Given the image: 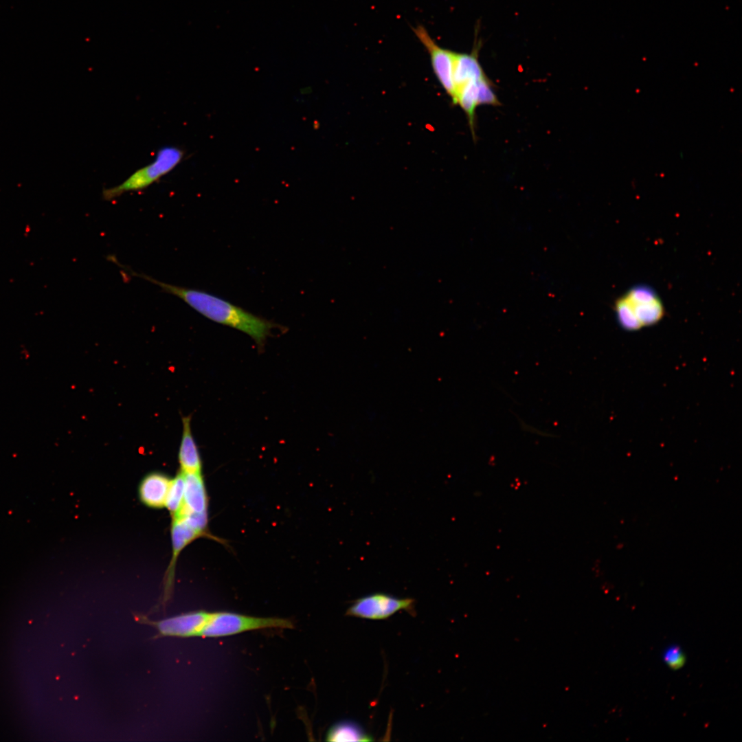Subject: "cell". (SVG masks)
<instances>
[{
    "instance_id": "obj_1",
    "label": "cell",
    "mask_w": 742,
    "mask_h": 742,
    "mask_svg": "<svg viewBox=\"0 0 742 742\" xmlns=\"http://www.w3.org/2000/svg\"><path fill=\"white\" fill-rule=\"evenodd\" d=\"M127 270L131 276L150 282L163 291L181 299L207 319L245 333L260 347L263 346L272 329L280 327L271 321L204 291L178 286L161 282L146 274L135 272L130 269Z\"/></svg>"
},
{
    "instance_id": "obj_2",
    "label": "cell",
    "mask_w": 742,
    "mask_h": 742,
    "mask_svg": "<svg viewBox=\"0 0 742 742\" xmlns=\"http://www.w3.org/2000/svg\"><path fill=\"white\" fill-rule=\"evenodd\" d=\"M184 155V150L176 146L161 148L152 162L135 170L121 183L104 188L102 199L112 201L126 192L146 189L174 170L182 161Z\"/></svg>"
},
{
    "instance_id": "obj_3",
    "label": "cell",
    "mask_w": 742,
    "mask_h": 742,
    "mask_svg": "<svg viewBox=\"0 0 742 742\" xmlns=\"http://www.w3.org/2000/svg\"><path fill=\"white\" fill-rule=\"evenodd\" d=\"M293 621L277 617H254L232 612L211 613L199 636L218 638L262 629H293Z\"/></svg>"
},
{
    "instance_id": "obj_4",
    "label": "cell",
    "mask_w": 742,
    "mask_h": 742,
    "mask_svg": "<svg viewBox=\"0 0 742 742\" xmlns=\"http://www.w3.org/2000/svg\"><path fill=\"white\" fill-rule=\"evenodd\" d=\"M414 600L397 598L385 593H374L356 599L346 611V615L361 618L381 620L400 610L412 611Z\"/></svg>"
},
{
    "instance_id": "obj_5",
    "label": "cell",
    "mask_w": 742,
    "mask_h": 742,
    "mask_svg": "<svg viewBox=\"0 0 742 742\" xmlns=\"http://www.w3.org/2000/svg\"><path fill=\"white\" fill-rule=\"evenodd\" d=\"M413 30L429 54L436 77L452 100L455 93L453 67L456 52L439 46L424 27L418 25Z\"/></svg>"
},
{
    "instance_id": "obj_6",
    "label": "cell",
    "mask_w": 742,
    "mask_h": 742,
    "mask_svg": "<svg viewBox=\"0 0 742 742\" xmlns=\"http://www.w3.org/2000/svg\"><path fill=\"white\" fill-rule=\"evenodd\" d=\"M210 614L205 611H195L159 620H150L144 616H137V619L153 626L160 636L189 638L199 636Z\"/></svg>"
},
{
    "instance_id": "obj_7",
    "label": "cell",
    "mask_w": 742,
    "mask_h": 742,
    "mask_svg": "<svg viewBox=\"0 0 742 742\" xmlns=\"http://www.w3.org/2000/svg\"><path fill=\"white\" fill-rule=\"evenodd\" d=\"M202 536H204V535L192 528L183 519L172 517L171 526L172 556L166 573L163 599L164 604L170 597L174 582L176 561L179 553L194 539Z\"/></svg>"
},
{
    "instance_id": "obj_8",
    "label": "cell",
    "mask_w": 742,
    "mask_h": 742,
    "mask_svg": "<svg viewBox=\"0 0 742 742\" xmlns=\"http://www.w3.org/2000/svg\"><path fill=\"white\" fill-rule=\"evenodd\" d=\"M171 481L169 477L162 473L153 472L146 475L139 486V496L142 502L154 508L165 506Z\"/></svg>"
},
{
    "instance_id": "obj_9",
    "label": "cell",
    "mask_w": 742,
    "mask_h": 742,
    "mask_svg": "<svg viewBox=\"0 0 742 742\" xmlns=\"http://www.w3.org/2000/svg\"><path fill=\"white\" fill-rule=\"evenodd\" d=\"M190 416H183V430L179 449V462L184 473H201L200 453L191 430Z\"/></svg>"
},
{
    "instance_id": "obj_10",
    "label": "cell",
    "mask_w": 742,
    "mask_h": 742,
    "mask_svg": "<svg viewBox=\"0 0 742 742\" xmlns=\"http://www.w3.org/2000/svg\"><path fill=\"white\" fill-rule=\"evenodd\" d=\"M183 473L185 488L181 509L192 513L207 512L208 501L201 473Z\"/></svg>"
},
{
    "instance_id": "obj_11",
    "label": "cell",
    "mask_w": 742,
    "mask_h": 742,
    "mask_svg": "<svg viewBox=\"0 0 742 742\" xmlns=\"http://www.w3.org/2000/svg\"><path fill=\"white\" fill-rule=\"evenodd\" d=\"M486 77L477 56L473 52L471 54L456 52L453 67V82L455 93L464 85L473 80ZM453 98L451 100H453Z\"/></svg>"
},
{
    "instance_id": "obj_12",
    "label": "cell",
    "mask_w": 742,
    "mask_h": 742,
    "mask_svg": "<svg viewBox=\"0 0 742 742\" xmlns=\"http://www.w3.org/2000/svg\"><path fill=\"white\" fill-rule=\"evenodd\" d=\"M624 296L631 304L642 327L655 324L663 318L664 308L658 296L641 300H631Z\"/></svg>"
},
{
    "instance_id": "obj_13",
    "label": "cell",
    "mask_w": 742,
    "mask_h": 742,
    "mask_svg": "<svg viewBox=\"0 0 742 742\" xmlns=\"http://www.w3.org/2000/svg\"><path fill=\"white\" fill-rule=\"evenodd\" d=\"M328 741H372L373 739L363 728L352 721H339L328 730Z\"/></svg>"
},
{
    "instance_id": "obj_14",
    "label": "cell",
    "mask_w": 742,
    "mask_h": 742,
    "mask_svg": "<svg viewBox=\"0 0 742 742\" xmlns=\"http://www.w3.org/2000/svg\"><path fill=\"white\" fill-rule=\"evenodd\" d=\"M184 488V474L180 471L171 481L165 503V507L170 511L172 516L177 514L183 506Z\"/></svg>"
},
{
    "instance_id": "obj_15",
    "label": "cell",
    "mask_w": 742,
    "mask_h": 742,
    "mask_svg": "<svg viewBox=\"0 0 742 742\" xmlns=\"http://www.w3.org/2000/svg\"><path fill=\"white\" fill-rule=\"evenodd\" d=\"M616 317L620 326L627 330H638L642 328L631 304L623 295L615 303Z\"/></svg>"
},
{
    "instance_id": "obj_16",
    "label": "cell",
    "mask_w": 742,
    "mask_h": 742,
    "mask_svg": "<svg viewBox=\"0 0 742 742\" xmlns=\"http://www.w3.org/2000/svg\"><path fill=\"white\" fill-rule=\"evenodd\" d=\"M663 660L671 669L678 670L684 665L686 656L679 646L673 644L665 649Z\"/></svg>"
}]
</instances>
